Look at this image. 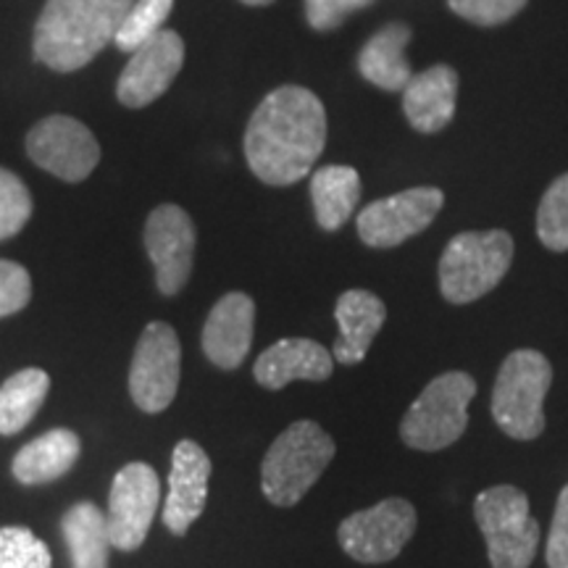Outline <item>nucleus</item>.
Masks as SVG:
<instances>
[{"label":"nucleus","instance_id":"4be33fe9","mask_svg":"<svg viewBox=\"0 0 568 568\" xmlns=\"http://www.w3.org/2000/svg\"><path fill=\"white\" fill-rule=\"evenodd\" d=\"M311 201L316 222L324 232H337L347 224L361 201V176L353 166H322L311 176Z\"/></svg>","mask_w":568,"mask_h":568},{"label":"nucleus","instance_id":"6e6552de","mask_svg":"<svg viewBox=\"0 0 568 568\" xmlns=\"http://www.w3.org/2000/svg\"><path fill=\"white\" fill-rule=\"evenodd\" d=\"M182 374V345L174 326L153 322L142 329L132 355L130 395L145 414H161L174 403Z\"/></svg>","mask_w":568,"mask_h":568},{"label":"nucleus","instance_id":"f8f14e48","mask_svg":"<svg viewBox=\"0 0 568 568\" xmlns=\"http://www.w3.org/2000/svg\"><path fill=\"white\" fill-rule=\"evenodd\" d=\"M27 153L63 182H82L95 172L101 145L88 126L71 116H48L27 134Z\"/></svg>","mask_w":568,"mask_h":568},{"label":"nucleus","instance_id":"9b49d317","mask_svg":"<svg viewBox=\"0 0 568 568\" xmlns=\"http://www.w3.org/2000/svg\"><path fill=\"white\" fill-rule=\"evenodd\" d=\"M443 205L445 195L437 187H410L382 197L358 213V237L379 251L397 247L435 222Z\"/></svg>","mask_w":568,"mask_h":568},{"label":"nucleus","instance_id":"9d476101","mask_svg":"<svg viewBox=\"0 0 568 568\" xmlns=\"http://www.w3.org/2000/svg\"><path fill=\"white\" fill-rule=\"evenodd\" d=\"M161 506V479L153 466L134 460L126 464L122 471L113 477L109 495V524L111 545L116 550L132 552L145 542L148 531Z\"/></svg>","mask_w":568,"mask_h":568},{"label":"nucleus","instance_id":"f03ea898","mask_svg":"<svg viewBox=\"0 0 568 568\" xmlns=\"http://www.w3.org/2000/svg\"><path fill=\"white\" fill-rule=\"evenodd\" d=\"M132 0H48L34 24V59L48 69L77 71L116 38Z\"/></svg>","mask_w":568,"mask_h":568},{"label":"nucleus","instance_id":"7c9ffc66","mask_svg":"<svg viewBox=\"0 0 568 568\" xmlns=\"http://www.w3.org/2000/svg\"><path fill=\"white\" fill-rule=\"evenodd\" d=\"M376 0H305V19L316 32L337 30L353 11L368 9Z\"/></svg>","mask_w":568,"mask_h":568},{"label":"nucleus","instance_id":"f257e3e1","mask_svg":"<svg viewBox=\"0 0 568 568\" xmlns=\"http://www.w3.org/2000/svg\"><path fill=\"white\" fill-rule=\"evenodd\" d=\"M324 145V103L301 84L268 92L245 130L247 166L272 187H287L308 176Z\"/></svg>","mask_w":568,"mask_h":568},{"label":"nucleus","instance_id":"b1692460","mask_svg":"<svg viewBox=\"0 0 568 568\" xmlns=\"http://www.w3.org/2000/svg\"><path fill=\"white\" fill-rule=\"evenodd\" d=\"M51 389V376L42 368H21L0 387V435H19L38 416Z\"/></svg>","mask_w":568,"mask_h":568},{"label":"nucleus","instance_id":"473e14b6","mask_svg":"<svg viewBox=\"0 0 568 568\" xmlns=\"http://www.w3.org/2000/svg\"><path fill=\"white\" fill-rule=\"evenodd\" d=\"M240 3H245V6H268V3H274V0H240Z\"/></svg>","mask_w":568,"mask_h":568},{"label":"nucleus","instance_id":"20e7f679","mask_svg":"<svg viewBox=\"0 0 568 568\" xmlns=\"http://www.w3.org/2000/svg\"><path fill=\"white\" fill-rule=\"evenodd\" d=\"M514 261V237L503 230L460 232L439 258V290L445 301L466 305L493 293Z\"/></svg>","mask_w":568,"mask_h":568},{"label":"nucleus","instance_id":"aec40b11","mask_svg":"<svg viewBox=\"0 0 568 568\" xmlns=\"http://www.w3.org/2000/svg\"><path fill=\"white\" fill-rule=\"evenodd\" d=\"M82 443L77 432L71 429H51L45 435L34 437L13 456L11 471L21 485H48V481L61 479L71 471V466L80 460Z\"/></svg>","mask_w":568,"mask_h":568},{"label":"nucleus","instance_id":"39448f33","mask_svg":"<svg viewBox=\"0 0 568 568\" xmlns=\"http://www.w3.org/2000/svg\"><path fill=\"white\" fill-rule=\"evenodd\" d=\"M552 366L539 351H514L503 361L493 387V418L508 437L537 439L545 432V397Z\"/></svg>","mask_w":568,"mask_h":568},{"label":"nucleus","instance_id":"2f4dec72","mask_svg":"<svg viewBox=\"0 0 568 568\" xmlns=\"http://www.w3.org/2000/svg\"><path fill=\"white\" fill-rule=\"evenodd\" d=\"M545 558H548V568H568V485L558 495Z\"/></svg>","mask_w":568,"mask_h":568},{"label":"nucleus","instance_id":"cd10ccee","mask_svg":"<svg viewBox=\"0 0 568 568\" xmlns=\"http://www.w3.org/2000/svg\"><path fill=\"white\" fill-rule=\"evenodd\" d=\"M32 216V195L27 184L9 169H0V240L24 230Z\"/></svg>","mask_w":568,"mask_h":568},{"label":"nucleus","instance_id":"5701e85b","mask_svg":"<svg viewBox=\"0 0 568 568\" xmlns=\"http://www.w3.org/2000/svg\"><path fill=\"white\" fill-rule=\"evenodd\" d=\"M71 568H109L111 537L103 510L95 503H77L61 518Z\"/></svg>","mask_w":568,"mask_h":568},{"label":"nucleus","instance_id":"c85d7f7f","mask_svg":"<svg viewBox=\"0 0 568 568\" xmlns=\"http://www.w3.org/2000/svg\"><path fill=\"white\" fill-rule=\"evenodd\" d=\"M529 0H447L453 13L479 27L506 24L518 11L527 9Z\"/></svg>","mask_w":568,"mask_h":568},{"label":"nucleus","instance_id":"4468645a","mask_svg":"<svg viewBox=\"0 0 568 568\" xmlns=\"http://www.w3.org/2000/svg\"><path fill=\"white\" fill-rule=\"evenodd\" d=\"M184 63V40L174 30H163L130 53L116 84L119 103L126 109H145L172 88Z\"/></svg>","mask_w":568,"mask_h":568},{"label":"nucleus","instance_id":"7ed1b4c3","mask_svg":"<svg viewBox=\"0 0 568 568\" xmlns=\"http://www.w3.org/2000/svg\"><path fill=\"white\" fill-rule=\"evenodd\" d=\"M337 445L316 422L301 418L274 439L261 464V489L272 506L290 508L303 500L335 458Z\"/></svg>","mask_w":568,"mask_h":568},{"label":"nucleus","instance_id":"ddd939ff","mask_svg":"<svg viewBox=\"0 0 568 568\" xmlns=\"http://www.w3.org/2000/svg\"><path fill=\"white\" fill-rule=\"evenodd\" d=\"M145 251L155 266L159 293L174 297L187 284L195 261V224L174 203L153 209L145 222Z\"/></svg>","mask_w":568,"mask_h":568},{"label":"nucleus","instance_id":"0eeeda50","mask_svg":"<svg viewBox=\"0 0 568 568\" xmlns=\"http://www.w3.org/2000/svg\"><path fill=\"white\" fill-rule=\"evenodd\" d=\"M474 518L487 539L493 568H529L539 548V521L529 497L514 485H497L477 495Z\"/></svg>","mask_w":568,"mask_h":568},{"label":"nucleus","instance_id":"6ab92c4d","mask_svg":"<svg viewBox=\"0 0 568 568\" xmlns=\"http://www.w3.org/2000/svg\"><path fill=\"white\" fill-rule=\"evenodd\" d=\"M335 318L339 324V339L332 355L337 364L355 366L366 358L374 337L385 326L387 308L368 290H347L335 305Z\"/></svg>","mask_w":568,"mask_h":568},{"label":"nucleus","instance_id":"c756f323","mask_svg":"<svg viewBox=\"0 0 568 568\" xmlns=\"http://www.w3.org/2000/svg\"><path fill=\"white\" fill-rule=\"evenodd\" d=\"M32 301V280L24 266L0 258V318L19 314Z\"/></svg>","mask_w":568,"mask_h":568},{"label":"nucleus","instance_id":"a211bd4d","mask_svg":"<svg viewBox=\"0 0 568 568\" xmlns=\"http://www.w3.org/2000/svg\"><path fill=\"white\" fill-rule=\"evenodd\" d=\"M458 101V71L445 63L410 77L403 88V111L414 130L435 134L445 130L456 116Z\"/></svg>","mask_w":568,"mask_h":568},{"label":"nucleus","instance_id":"412c9836","mask_svg":"<svg viewBox=\"0 0 568 568\" xmlns=\"http://www.w3.org/2000/svg\"><path fill=\"white\" fill-rule=\"evenodd\" d=\"M410 42V27L393 21L372 34V40L361 48L358 71L374 88L397 92L403 90L414 77L406 59V45Z\"/></svg>","mask_w":568,"mask_h":568},{"label":"nucleus","instance_id":"423d86ee","mask_svg":"<svg viewBox=\"0 0 568 568\" xmlns=\"http://www.w3.org/2000/svg\"><path fill=\"white\" fill-rule=\"evenodd\" d=\"M477 395V379L464 372L439 374L410 403L400 422V439L414 450H445L464 437L468 403Z\"/></svg>","mask_w":568,"mask_h":568},{"label":"nucleus","instance_id":"bb28decb","mask_svg":"<svg viewBox=\"0 0 568 568\" xmlns=\"http://www.w3.org/2000/svg\"><path fill=\"white\" fill-rule=\"evenodd\" d=\"M53 556L48 545L27 527L0 529V568H51Z\"/></svg>","mask_w":568,"mask_h":568},{"label":"nucleus","instance_id":"a878e982","mask_svg":"<svg viewBox=\"0 0 568 568\" xmlns=\"http://www.w3.org/2000/svg\"><path fill=\"white\" fill-rule=\"evenodd\" d=\"M537 234L548 251H568V174L558 176L539 201Z\"/></svg>","mask_w":568,"mask_h":568},{"label":"nucleus","instance_id":"f3484780","mask_svg":"<svg viewBox=\"0 0 568 568\" xmlns=\"http://www.w3.org/2000/svg\"><path fill=\"white\" fill-rule=\"evenodd\" d=\"M335 372V355L324 345L305 337H287L266 347L253 366V376L261 387L282 389L290 382H326Z\"/></svg>","mask_w":568,"mask_h":568},{"label":"nucleus","instance_id":"1a4fd4ad","mask_svg":"<svg viewBox=\"0 0 568 568\" xmlns=\"http://www.w3.org/2000/svg\"><path fill=\"white\" fill-rule=\"evenodd\" d=\"M418 524L416 508L403 497H387L376 506L347 516L337 529L343 550L358 564H387L400 556Z\"/></svg>","mask_w":568,"mask_h":568},{"label":"nucleus","instance_id":"393cba45","mask_svg":"<svg viewBox=\"0 0 568 568\" xmlns=\"http://www.w3.org/2000/svg\"><path fill=\"white\" fill-rule=\"evenodd\" d=\"M172 9L174 0H132L122 24H119L116 38H113V45L124 53L138 51L142 42L166 30V19Z\"/></svg>","mask_w":568,"mask_h":568},{"label":"nucleus","instance_id":"2eb2a0df","mask_svg":"<svg viewBox=\"0 0 568 568\" xmlns=\"http://www.w3.org/2000/svg\"><path fill=\"white\" fill-rule=\"evenodd\" d=\"M211 458L193 439L176 443L169 474V495L163 506V524L176 537H184L201 518L209 497Z\"/></svg>","mask_w":568,"mask_h":568},{"label":"nucleus","instance_id":"dca6fc26","mask_svg":"<svg viewBox=\"0 0 568 568\" xmlns=\"http://www.w3.org/2000/svg\"><path fill=\"white\" fill-rule=\"evenodd\" d=\"M255 303L245 293H226L203 324V353L213 366L232 372L247 358L253 345Z\"/></svg>","mask_w":568,"mask_h":568}]
</instances>
